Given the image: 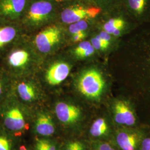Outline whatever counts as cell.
Instances as JSON below:
<instances>
[{
    "mask_svg": "<svg viewBox=\"0 0 150 150\" xmlns=\"http://www.w3.org/2000/svg\"><path fill=\"white\" fill-rule=\"evenodd\" d=\"M43 58L24 35L0 59V66L12 79L36 75Z\"/></svg>",
    "mask_w": 150,
    "mask_h": 150,
    "instance_id": "cell-1",
    "label": "cell"
},
{
    "mask_svg": "<svg viewBox=\"0 0 150 150\" xmlns=\"http://www.w3.org/2000/svg\"><path fill=\"white\" fill-rule=\"evenodd\" d=\"M77 64L64 50L44 58L36 76L45 90L56 94L70 80Z\"/></svg>",
    "mask_w": 150,
    "mask_h": 150,
    "instance_id": "cell-2",
    "label": "cell"
},
{
    "mask_svg": "<svg viewBox=\"0 0 150 150\" xmlns=\"http://www.w3.org/2000/svg\"><path fill=\"white\" fill-rule=\"evenodd\" d=\"M62 0H30L19 25L29 36L42 27L56 22Z\"/></svg>",
    "mask_w": 150,
    "mask_h": 150,
    "instance_id": "cell-3",
    "label": "cell"
},
{
    "mask_svg": "<svg viewBox=\"0 0 150 150\" xmlns=\"http://www.w3.org/2000/svg\"><path fill=\"white\" fill-rule=\"evenodd\" d=\"M70 80L77 95L92 101L102 98L106 85L102 70L95 65L75 68Z\"/></svg>",
    "mask_w": 150,
    "mask_h": 150,
    "instance_id": "cell-4",
    "label": "cell"
},
{
    "mask_svg": "<svg viewBox=\"0 0 150 150\" xmlns=\"http://www.w3.org/2000/svg\"><path fill=\"white\" fill-rule=\"evenodd\" d=\"M28 37L43 59L64 50L68 45L65 26L57 22L47 25Z\"/></svg>",
    "mask_w": 150,
    "mask_h": 150,
    "instance_id": "cell-5",
    "label": "cell"
},
{
    "mask_svg": "<svg viewBox=\"0 0 150 150\" xmlns=\"http://www.w3.org/2000/svg\"><path fill=\"white\" fill-rule=\"evenodd\" d=\"M33 110L20 102L12 93L0 104V123L17 137L28 129L27 118Z\"/></svg>",
    "mask_w": 150,
    "mask_h": 150,
    "instance_id": "cell-6",
    "label": "cell"
},
{
    "mask_svg": "<svg viewBox=\"0 0 150 150\" xmlns=\"http://www.w3.org/2000/svg\"><path fill=\"white\" fill-rule=\"evenodd\" d=\"M12 92L16 98L33 110L44 106L48 94L36 75L12 79Z\"/></svg>",
    "mask_w": 150,
    "mask_h": 150,
    "instance_id": "cell-7",
    "label": "cell"
},
{
    "mask_svg": "<svg viewBox=\"0 0 150 150\" xmlns=\"http://www.w3.org/2000/svg\"><path fill=\"white\" fill-rule=\"evenodd\" d=\"M102 13L101 9L94 5L75 0H62L56 22L66 26L82 20L97 18Z\"/></svg>",
    "mask_w": 150,
    "mask_h": 150,
    "instance_id": "cell-8",
    "label": "cell"
},
{
    "mask_svg": "<svg viewBox=\"0 0 150 150\" xmlns=\"http://www.w3.org/2000/svg\"><path fill=\"white\" fill-rule=\"evenodd\" d=\"M58 96L54 99L53 108L56 117L64 126L70 127L78 123L82 117V111L80 105L70 95Z\"/></svg>",
    "mask_w": 150,
    "mask_h": 150,
    "instance_id": "cell-9",
    "label": "cell"
},
{
    "mask_svg": "<svg viewBox=\"0 0 150 150\" xmlns=\"http://www.w3.org/2000/svg\"><path fill=\"white\" fill-rule=\"evenodd\" d=\"M24 35L18 23L0 21V59Z\"/></svg>",
    "mask_w": 150,
    "mask_h": 150,
    "instance_id": "cell-10",
    "label": "cell"
},
{
    "mask_svg": "<svg viewBox=\"0 0 150 150\" xmlns=\"http://www.w3.org/2000/svg\"><path fill=\"white\" fill-rule=\"evenodd\" d=\"M30 0H0V21L19 23Z\"/></svg>",
    "mask_w": 150,
    "mask_h": 150,
    "instance_id": "cell-11",
    "label": "cell"
},
{
    "mask_svg": "<svg viewBox=\"0 0 150 150\" xmlns=\"http://www.w3.org/2000/svg\"><path fill=\"white\" fill-rule=\"evenodd\" d=\"M64 51L76 64L80 62L93 59L97 54L88 39L69 45L64 48Z\"/></svg>",
    "mask_w": 150,
    "mask_h": 150,
    "instance_id": "cell-12",
    "label": "cell"
},
{
    "mask_svg": "<svg viewBox=\"0 0 150 150\" xmlns=\"http://www.w3.org/2000/svg\"><path fill=\"white\" fill-rule=\"evenodd\" d=\"M36 113L35 129L36 132L43 137L51 136L55 132V126L51 112L44 106L34 109Z\"/></svg>",
    "mask_w": 150,
    "mask_h": 150,
    "instance_id": "cell-13",
    "label": "cell"
},
{
    "mask_svg": "<svg viewBox=\"0 0 150 150\" xmlns=\"http://www.w3.org/2000/svg\"><path fill=\"white\" fill-rule=\"evenodd\" d=\"M113 112L115 121L120 125L131 126L136 123L134 114L127 102L118 100L113 105Z\"/></svg>",
    "mask_w": 150,
    "mask_h": 150,
    "instance_id": "cell-14",
    "label": "cell"
},
{
    "mask_svg": "<svg viewBox=\"0 0 150 150\" xmlns=\"http://www.w3.org/2000/svg\"><path fill=\"white\" fill-rule=\"evenodd\" d=\"M121 6L137 18L144 17L150 12V0H122Z\"/></svg>",
    "mask_w": 150,
    "mask_h": 150,
    "instance_id": "cell-15",
    "label": "cell"
},
{
    "mask_svg": "<svg viewBox=\"0 0 150 150\" xmlns=\"http://www.w3.org/2000/svg\"><path fill=\"white\" fill-rule=\"evenodd\" d=\"M98 32L91 33L88 38L92 45L97 54L103 53L109 48L112 41V36L107 32L99 28Z\"/></svg>",
    "mask_w": 150,
    "mask_h": 150,
    "instance_id": "cell-16",
    "label": "cell"
},
{
    "mask_svg": "<svg viewBox=\"0 0 150 150\" xmlns=\"http://www.w3.org/2000/svg\"><path fill=\"white\" fill-rule=\"evenodd\" d=\"M139 141L138 134L126 131L120 132L116 136V142L122 150H136Z\"/></svg>",
    "mask_w": 150,
    "mask_h": 150,
    "instance_id": "cell-17",
    "label": "cell"
},
{
    "mask_svg": "<svg viewBox=\"0 0 150 150\" xmlns=\"http://www.w3.org/2000/svg\"><path fill=\"white\" fill-rule=\"evenodd\" d=\"M125 24V22L121 17H111L102 23L99 28L106 31L112 36H118Z\"/></svg>",
    "mask_w": 150,
    "mask_h": 150,
    "instance_id": "cell-18",
    "label": "cell"
},
{
    "mask_svg": "<svg viewBox=\"0 0 150 150\" xmlns=\"http://www.w3.org/2000/svg\"><path fill=\"white\" fill-rule=\"evenodd\" d=\"M17 137L0 123V150H18Z\"/></svg>",
    "mask_w": 150,
    "mask_h": 150,
    "instance_id": "cell-19",
    "label": "cell"
},
{
    "mask_svg": "<svg viewBox=\"0 0 150 150\" xmlns=\"http://www.w3.org/2000/svg\"><path fill=\"white\" fill-rule=\"evenodd\" d=\"M97 19L98 18L95 19L82 20L65 26L67 38H68L70 36L80 32H91L92 27L95 24Z\"/></svg>",
    "mask_w": 150,
    "mask_h": 150,
    "instance_id": "cell-20",
    "label": "cell"
},
{
    "mask_svg": "<svg viewBox=\"0 0 150 150\" xmlns=\"http://www.w3.org/2000/svg\"><path fill=\"white\" fill-rule=\"evenodd\" d=\"M12 79L0 66V104L12 93Z\"/></svg>",
    "mask_w": 150,
    "mask_h": 150,
    "instance_id": "cell-21",
    "label": "cell"
},
{
    "mask_svg": "<svg viewBox=\"0 0 150 150\" xmlns=\"http://www.w3.org/2000/svg\"><path fill=\"white\" fill-rule=\"evenodd\" d=\"M108 125L103 118H97L91 125L90 132L94 137H100L107 132Z\"/></svg>",
    "mask_w": 150,
    "mask_h": 150,
    "instance_id": "cell-22",
    "label": "cell"
},
{
    "mask_svg": "<svg viewBox=\"0 0 150 150\" xmlns=\"http://www.w3.org/2000/svg\"><path fill=\"white\" fill-rule=\"evenodd\" d=\"M122 0H95L97 6L100 8L102 13L111 12L121 6Z\"/></svg>",
    "mask_w": 150,
    "mask_h": 150,
    "instance_id": "cell-23",
    "label": "cell"
},
{
    "mask_svg": "<svg viewBox=\"0 0 150 150\" xmlns=\"http://www.w3.org/2000/svg\"><path fill=\"white\" fill-rule=\"evenodd\" d=\"M35 148V150H57L53 142L46 139H37Z\"/></svg>",
    "mask_w": 150,
    "mask_h": 150,
    "instance_id": "cell-24",
    "label": "cell"
},
{
    "mask_svg": "<svg viewBox=\"0 0 150 150\" xmlns=\"http://www.w3.org/2000/svg\"><path fill=\"white\" fill-rule=\"evenodd\" d=\"M64 150H85L84 145L79 141H71L65 145Z\"/></svg>",
    "mask_w": 150,
    "mask_h": 150,
    "instance_id": "cell-25",
    "label": "cell"
},
{
    "mask_svg": "<svg viewBox=\"0 0 150 150\" xmlns=\"http://www.w3.org/2000/svg\"><path fill=\"white\" fill-rule=\"evenodd\" d=\"M141 150H150V138L143 139L141 144Z\"/></svg>",
    "mask_w": 150,
    "mask_h": 150,
    "instance_id": "cell-26",
    "label": "cell"
},
{
    "mask_svg": "<svg viewBox=\"0 0 150 150\" xmlns=\"http://www.w3.org/2000/svg\"><path fill=\"white\" fill-rule=\"evenodd\" d=\"M96 150H115L112 147L107 144V143H103L99 145Z\"/></svg>",
    "mask_w": 150,
    "mask_h": 150,
    "instance_id": "cell-27",
    "label": "cell"
},
{
    "mask_svg": "<svg viewBox=\"0 0 150 150\" xmlns=\"http://www.w3.org/2000/svg\"><path fill=\"white\" fill-rule=\"evenodd\" d=\"M77 1H79L81 2H83V3H86L88 4H91V5H94L96 6V3H95V0H75Z\"/></svg>",
    "mask_w": 150,
    "mask_h": 150,
    "instance_id": "cell-28",
    "label": "cell"
},
{
    "mask_svg": "<svg viewBox=\"0 0 150 150\" xmlns=\"http://www.w3.org/2000/svg\"><path fill=\"white\" fill-rule=\"evenodd\" d=\"M18 150H27V149H26V147H25V146H24L23 145H22V146H19L18 147Z\"/></svg>",
    "mask_w": 150,
    "mask_h": 150,
    "instance_id": "cell-29",
    "label": "cell"
}]
</instances>
